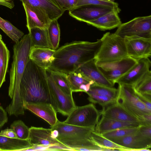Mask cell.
Instances as JSON below:
<instances>
[{"mask_svg":"<svg viewBox=\"0 0 151 151\" xmlns=\"http://www.w3.org/2000/svg\"><path fill=\"white\" fill-rule=\"evenodd\" d=\"M95 42L74 41L64 44L55 50V58L48 69L66 74L75 72L84 63L94 59L101 44Z\"/></svg>","mask_w":151,"mask_h":151,"instance_id":"obj_1","label":"cell"},{"mask_svg":"<svg viewBox=\"0 0 151 151\" xmlns=\"http://www.w3.org/2000/svg\"><path fill=\"white\" fill-rule=\"evenodd\" d=\"M32 47L30 35H24L13 47V61L10 71V83L8 95L12 99L6 107L9 115H24V110L19 93L20 81L29 60Z\"/></svg>","mask_w":151,"mask_h":151,"instance_id":"obj_2","label":"cell"},{"mask_svg":"<svg viewBox=\"0 0 151 151\" xmlns=\"http://www.w3.org/2000/svg\"><path fill=\"white\" fill-rule=\"evenodd\" d=\"M19 93L24 108L28 103L51 104L46 70L29 59L20 81Z\"/></svg>","mask_w":151,"mask_h":151,"instance_id":"obj_3","label":"cell"},{"mask_svg":"<svg viewBox=\"0 0 151 151\" xmlns=\"http://www.w3.org/2000/svg\"><path fill=\"white\" fill-rule=\"evenodd\" d=\"M50 127L58 132L55 139L74 151H103L91 139V134L95 128L71 125L58 120Z\"/></svg>","mask_w":151,"mask_h":151,"instance_id":"obj_4","label":"cell"},{"mask_svg":"<svg viewBox=\"0 0 151 151\" xmlns=\"http://www.w3.org/2000/svg\"><path fill=\"white\" fill-rule=\"evenodd\" d=\"M118 84L116 103L137 119L140 125H151V111L138 98L133 86Z\"/></svg>","mask_w":151,"mask_h":151,"instance_id":"obj_5","label":"cell"},{"mask_svg":"<svg viewBox=\"0 0 151 151\" xmlns=\"http://www.w3.org/2000/svg\"><path fill=\"white\" fill-rule=\"evenodd\" d=\"M101 40V45L94 58L96 62H111L128 56L124 38L107 32Z\"/></svg>","mask_w":151,"mask_h":151,"instance_id":"obj_6","label":"cell"},{"mask_svg":"<svg viewBox=\"0 0 151 151\" xmlns=\"http://www.w3.org/2000/svg\"><path fill=\"white\" fill-rule=\"evenodd\" d=\"M34 12L47 28L51 22L58 19L65 11L54 0H19Z\"/></svg>","mask_w":151,"mask_h":151,"instance_id":"obj_7","label":"cell"},{"mask_svg":"<svg viewBox=\"0 0 151 151\" xmlns=\"http://www.w3.org/2000/svg\"><path fill=\"white\" fill-rule=\"evenodd\" d=\"M101 115V111L92 103L82 106H76L63 122L78 126L95 128Z\"/></svg>","mask_w":151,"mask_h":151,"instance_id":"obj_8","label":"cell"},{"mask_svg":"<svg viewBox=\"0 0 151 151\" xmlns=\"http://www.w3.org/2000/svg\"><path fill=\"white\" fill-rule=\"evenodd\" d=\"M137 62V59L128 56L114 61L96 62L98 68L105 78L114 85L117 81L127 73Z\"/></svg>","mask_w":151,"mask_h":151,"instance_id":"obj_9","label":"cell"},{"mask_svg":"<svg viewBox=\"0 0 151 151\" xmlns=\"http://www.w3.org/2000/svg\"><path fill=\"white\" fill-rule=\"evenodd\" d=\"M114 33L123 38L133 36L151 38V16L136 17L122 23Z\"/></svg>","mask_w":151,"mask_h":151,"instance_id":"obj_10","label":"cell"},{"mask_svg":"<svg viewBox=\"0 0 151 151\" xmlns=\"http://www.w3.org/2000/svg\"><path fill=\"white\" fill-rule=\"evenodd\" d=\"M47 79L52 105L57 112L68 116L76 106L72 95L68 94L59 88L49 73H47Z\"/></svg>","mask_w":151,"mask_h":151,"instance_id":"obj_11","label":"cell"},{"mask_svg":"<svg viewBox=\"0 0 151 151\" xmlns=\"http://www.w3.org/2000/svg\"><path fill=\"white\" fill-rule=\"evenodd\" d=\"M114 9L120 10L103 5H88L74 8L69 11V14L77 20L87 23Z\"/></svg>","mask_w":151,"mask_h":151,"instance_id":"obj_12","label":"cell"},{"mask_svg":"<svg viewBox=\"0 0 151 151\" xmlns=\"http://www.w3.org/2000/svg\"><path fill=\"white\" fill-rule=\"evenodd\" d=\"M124 39L128 56L136 59L150 57L151 38L133 36Z\"/></svg>","mask_w":151,"mask_h":151,"instance_id":"obj_13","label":"cell"},{"mask_svg":"<svg viewBox=\"0 0 151 151\" xmlns=\"http://www.w3.org/2000/svg\"><path fill=\"white\" fill-rule=\"evenodd\" d=\"M130 151H141L151 147V138L143 135L138 129L135 132L122 137L110 140Z\"/></svg>","mask_w":151,"mask_h":151,"instance_id":"obj_14","label":"cell"},{"mask_svg":"<svg viewBox=\"0 0 151 151\" xmlns=\"http://www.w3.org/2000/svg\"><path fill=\"white\" fill-rule=\"evenodd\" d=\"M52 131L51 128L32 126L29 128L28 139L32 146H42L47 149L53 146H65L52 137Z\"/></svg>","mask_w":151,"mask_h":151,"instance_id":"obj_15","label":"cell"},{"mask_svg":"<svg viewBox=\"0 0 151 151\" xmlns=\"http://www.w3.org/2000/svg\"><path fill=\"white\" fill-rule=\"evenodd\" d=\"M137 60V63L127 73L119 78L116 83L133 86L136 83L150 70L151 63L148 58Z\"/></svg>","mask_w":151,"mask_h":151,"instance_id":"obj_16","label":"cell"},{"mask_svg":"<svg viewBox=\"0 0 151 151\" xmlns=\"http://www.w3.org/2000/svg\"><path fill=\"white\" fill-rule=\"evenodd\" d=\"M75 72L80 73L88 81H92L98 84L114 87V85L105 78L99 69L94 59L84 63Z\"/></svg>","mask_w":151,"mask_h":151,"instance_id":"obj_17","label":"cell"},{"mask_svg":"<svg viewBox=\"0 0 151 151\" xmlns=\"http://www.w3.org/2000/svg\"><path fill=\"white\" fill-rule=\"evenodd\" d=\"M24 109H27L43 119L51 126L54 125L58 120L57 111L50 104L46 103H28Z\"/></svg>","mask_w":151,"mask_h":151,"instance_id":"obj_18","label":"cell"},{"mask_svg":"<svg viewBox=\"0 0 151 151\" xmlns=\"http://www.w3.org/2000/svg\"><path fill=\"white\" fill-rule=\"evenodd\" d=\"M55 50L50 48H40L32 46L29 58L37 66L45 69H48L54 59Z\"/></svg>","mask_w":151,"mask_h":151,"instance_id":"obj_19","label":"cell"},{"mask_svg":"<svg viewBox=\"0 0 151 151\" xmlns=\"http://www.w3.org/2000/svg\"><path fill=\"white\" fill-rule=\"evenodd\" d=\"M120 11V10H113L97 19L86 23L103 31L118 27L122 24L118 15Z\"/></svg>","mask_w":151,"mask_h":151,"instance_id":"obj_20","label":"cell"},{"mask_svg":"<svg viewBox=\"0 0 151 151\" xmlns=\"http://www.w3.org/2000/svg\"><path fill=\"white\" fill-rule=\"evenodd\" d=\"M139 125L131 122L117 120L102 115L101 118L95 127L94 132L101 134L117 129L137 127Z\"/></svg>","mask_w":151,"mask_h":151,"instance_id":"obj_21","label":"cell"},{"mask_svg":"<svg viewBox=\"0 0 151 151\" xmlns=\"http://www.w3.org/2000/svg\"><path fill=\"white\" fill-rule=\"evenodd\" d=\"M101 115L117 120L140 124L139 121L117 103L102 108Z\"/></svg>","mask_w":151,"mask_h":151,"instance_id":"obj_22","label":"cell"},{"mask_svg":"<svg viewBox=\"0 0 151 151\" xmlns=\"http://www.w3.org/2000/svg\"><path fill=\"white\" fill-rule=\"evenodd\" d=\"M32 146L28 139L11 138L0 134L1 151H24Z\"/></svg>","mask_w":151,"mask_h":151,"instance_id":"obj_23","label":"cell"},{"mask_svg":"<svg viewBox=\"0 0 151 151\" xmlns=\"http://www.w3.org/2000/svg\"><path fill=\"white\" fill-rule=\"evenodd\" d=\"M29 31L32 46L50 48L47 29L34 27Z\"/></svg>","mask_w":151,"mask_h":151,"instance_id":"obj_24","label":"cell"},{"mask_svg":"<svg viewBox=\"0 0 151 151\" xmlns=\"http://www.w3.org/2000/svg\"><path fill=\"white\" fill-rule=\"evenodd\" d=\"M137 92L151 100V71L146 73L133 86Z\"/></svg>","mask_w":151,"mask_h":151,"instance_id":"obj_25","label":"cell"},{"mask_svg":"<svg viewBox=\"0 0 151 151\" xmlns=\"http://www.w3.org/2000/svg\"><path fill=\"white\" fill-rule=\"evenodd\" d=\"M10 58V52L2 39H0V88L5 81Z\"/></svg>","mask_w":151,"mask_h":151,"instance_id":"obj_26","label":"cell"},{"mask_svg":"<svg viewBox=\"0 0 151 151\" xmlns=\"http://www.w3.org/2000/svg\"><path fill=\"white\" fill-rule=\"evenodd\" d=\"M0 28L15 43L18 42L24 35L22 31L0 17Z\"/></svg>","mask_w":151,"mask_h":151,"instance_id":"obj_27","label":"cell"},{"mask_svg":"<svg viewBox=\"0 0 151 151\" xmlns=\"http://www.w3.org/2000/svg\"><path fill=\"white\" fill-rule=\"evenodd\" d=\"M47 29L50 48L56 50L58 47L60 37V29L58 20L51 21Z\"/></svg>","mask_w":151,"mask_h":151,"instance_id":"obj_28","label":"cell"},{"mask_svg":"<svg viewBox=\"0 0 151 151\" xmlns=\"http://www.w3.org/2000/svg\"><path fill=\"white\" fill-rule=\"evenodd\" d=\"M92 141L96 145L103 149L110 148L118 149L121 151H130V149L120 146L93 131L91 136Z\"/></svg>","mask_w":151,"mask_h":151,"instance_id":"obj_29","label":"cell"},{"mask_svg":"<svg viewBox=\"0 0 151 151\" xmlns=\"http://www.w3.org/2000/svg\"><path fill=\"white\" fill-rule=\"evenodd\" d=\"M51 77L57 85L68 94L72 95V92L67 78V74L48 69Z\"/></svg>","mask_w":151,"mask_h":151,"instance_id":"obj_30","label":"cell"},{"mask_svg":"<svg viewBox=\"0 0 151 151\" xmlns=\"http://www.w3.org/2000/svg\"><path fill=\"white\" fill-rule=\"evenodd\" d=\"M119 92L118 89L100 85L94 83L91 86L87 94H92L107 96L116 99Z\"/></svg>","mask_w":151,"mask_h":151,"instance_id":"obj_31","label":"cell"},{"mask_svg":"<svg viewBox=\"0 0 151 151\" xmlns=\"http://www.w3.org/2000/svg\"><path fill=\"white\" fill-rule=\"evenodd\" d=\"M26 16V26L28 30L34 27L47 29L40 21L35 13L26 4L22 3Z\"/></svg>","mask_w":151,"mask_h":151,"instance_id":"obj_32","label":"cell"},{"mask_svg":"<svg viewBox=\"0 0 151 151\" xmlns=\"http://www.w3.org/2000/svg\"><path fill=\"white\" fill-rule=\"evenodd\" d=\"M67 76L72 92H78L79 88L81 85L87 83L90 81L79 73H71L67 74Z\"/></svg>","mask_w":151,"mask_h":151,"instance_id":"obj_33","label":"cell"},{"mask_svg":"<svg viewBox=\"0 0 151 151\" xmlns=\"http://www.w3.org/2000/svg\"><path fill=\"white\" fill-rule=\"evenodd\" d=\"M10 128L14 131L17 138L28 139L29 134V128L21 120L14 121L11 124Z\"/></svg>","mask_w":151,"mask_h":151,"instance_id":"obj_34","label":"cell"},{"mask_svg":"<svg viewBox=\"0 0 151 151\" xmlns=\"http://www.w3.org/2000/svg\"><path fill=\"white\" fill-rule=\"evenodd\" d=\"M138 127L117 129L104 133L101 135L109 140L121 138L136 131L138 129Z\"/></svg>","mask_w":151,"mask_h":151,"instance_id":"obj_35","label":"cell"},{"mask_svg":"<svg viewBox=\"0 0 151 151\" xmlns=\"http://www.w3.org/2000/svg\"><path fill=\"white\" fill-rule=\"evenodd\" d=\"M88 100L93 104H98L102 107H106L110 105L116 103V99L109 96L95 94H89Z\"/></svg>","mask_w":151,"mask_h":151,"instance_id":"obj_36","label":"cell"},{"mask_svg":"<svg viewBox=\"0 0 151 151\" xmlns=\"http://www.w3.org/2000/svg\"><path fill=\"white\" fill-rule=\"evenodd\" d=\"M91 4L103 5L115 9H119L118 4L114 1L108 2L99 0H78L77 4L75 8L83 5Z\"/></svg>","mask_w":151,"mask_h":151,"instance_id":"obj_37","label":"cell"},{"mask_svg":"<svg viewBox=\"0 0 151 151\" xmlns=\"http://www.w3.org/2000/svg\"><path fill=\"white\" fill-rule=\"evenodd\" d=\"M78 1V0H64L62 8L65 11H69L76 7Z\"/></svg>","mask_w":151,"mask_h":151,"instance_id":"obj_38","label":"cell"},{"mask_svg":"<svg viewBox=\"0 0 151 151\" xmlns=\"http://www.w3.org/2000/svg\"><path fill=\"white\" fill-rule=\"evenodd\" d=\"M138 130L144 136L151 138V125H139Z\"/></svg>","mask_w":151,"mask_h":151,"instance_id":"obj_39","label":"cell"},{"mask_svg":"<svg viewBox=\"0 0 151 151\" xmlns=\"http://www.w3.org/2000/svg\"><path fill=\"white\" fill-rule=\"evenodd\" d=\"M8 121L7 112L0 106V128H1Z\"/></svg>","mask_w":151,"mask_h":151,"instance_id":"obj_40","label":"cell"},{"mask_svg":"<svg viewBox=\"0 0 151 151\" xmlns=\"http://www.w3.org/2000/svg\"><path fill=\"white\" fill-rule=\"evenodd\" d=\"M0 134L9 138H17L14 130L11 128L1 130L0 132Z\"/></svg>","mask_w":151,"mask_h":151,"instance_id":"obj_41","label":"cell"},{"mask_svg":"<svg viewBox=\"0 0 151 151\" xmlns=\"http://www.w3.org/2000/svg\"><path fill=\"white\" fill-rule=\"evenodd\" d=\"M136 93L140 100L145 104L146 107L151 111V100H149L135 91Z\"/></svg>","mask_w":151,"mask_h":151,"instance_id":"obj_42","label":"cell"},{"mask_svg":"<svg viewBox=\"0 0 151 151\" xmlns=\"http://www.w3.org/2000/svg\"><path fill=\"white\" fill-rule=\"evenodd\" d=\"M94 83L93 81H91L87 83L82 84L79 88L78 92H84L86 93L90 89L91 85Z\"/></svg>","mask_w":151,"mask_h":151,"instance_id":"obj_43","label":"cell"},{"mask_svg":"<svg viewBox=\"0 0 151 151\" xmlns=\"http://www.w3.org/2000/svg\"><path fill=\"white\" fill-rule=\"evenodd\" d=\"M0 1L7 3L11 7L12 9L14 6V0H0Z\"/></svg>","mask_w":151,"mask_h":151,"instance_id":"obj_44","label":"cell"},{"mask_svg":"<svg viewBox=\"0 0 151 151\" xmlns=\"http://www.w3.org/2000/svg\"><path fill=\"white\" fill-rule=\"evenodd\" d=\"M0 5L4 6L6 7H7L11 9H12L11 7L9 4H7V3H6L5 2L1 1H0Z\"/></svg>","mask_w":151,"mask_h":151,"instance_id":"obj_45","label":"cell"},{"mask_svg":"<svg viewBox=\"0 0 151 151\" xmlns=\"http://www.w3.org/2000/svg\"><path fill=\"white\" fill-rule=\"evenodd\" d=\"M62 8L63 3L64 0H54Z\"/></svg>","mask_w":151,"mask_h":151,"instance_id":"obj_46","label":"cell"},{"mask_svg":"<svg viewBox=\"0 0 151 151\" xmlns=\"http://www.w3.org/2000/svg\"><path fill=\"white\" fill-rule=\"evenodd\" d=\"M105 1L112 2L114 1V0H99Z\"/></svg>","mask_w":151,"mask_h":151,"instance_id":"obj_47","label":"cell"},{"mask_svg":"<svg viewBox=\"0 0 151 151\" xmlns=\"http://www.w3.org/2000/svg\"><path fill=\"white\" fill-rule=\"evenodd\" d=\"M0 38L1 39H2V36L0 34Z\"/></svg>","mask_w":151,"mask_h":151,"instance_id":"obj_48","label":"cell"},{"mask_svg":"<svg viewBox=\"0 0 151 151\" xmlns=\"http://www.w3.org/2000/svg\"><path fill=\"white\" fill-rule=\"evenodd\" d=\"M0 151H1L0 150Z\"/></svg>","mask_w":151,"mask_h":151,"instance_id":"obj_49","label":"cell"},{"mask_svg":"<svg viewBox=\"0 0 151 151\" xmlns=\"http://www.w3.org/2000/svg\"><path fill=\"white\" fill-rule=\"evenodd\" d=\"M0 39H1L0 38Z\"/></svg>","mask_w":151,"mask_h":151,"instance_id":"obj_50","label":"cell"}]
</instances>
